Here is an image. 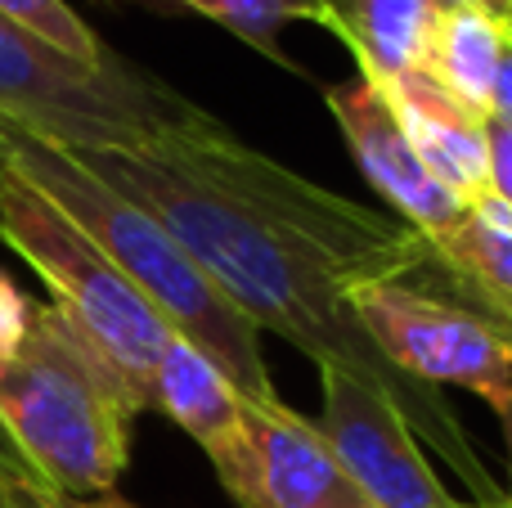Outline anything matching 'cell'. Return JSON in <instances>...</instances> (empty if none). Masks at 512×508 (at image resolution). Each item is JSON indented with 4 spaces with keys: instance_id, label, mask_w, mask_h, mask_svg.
<instances>
[{
    "instance_id": "12",
    "label": "cell",
    "mask_w": 512,
    "mask_h": 508,
    "mask_svg": "<svg viewBox=\"0 0 512 508\" xmlns=\"http://www.w3.org/2000/svg\"><path fill=\"white\" fill-rule=\"evenodd\" d=\"M324 27L355 54L360 77L373 86L427 68L445 9L436 0H319Z\"/></svg>"
},
{
    "instance_id": "22",
    "label": "cell",
    "mask_w": 512,
    "mask_h": 508,
    "mask_svg": "<svg viewBox=\"0 0 512 508\" xmlns=\"http://www.w3.org/2000/svg\"><path fill=\"white\" fill-rule=\"evenodd\" d=\"M441 9H459V5H472V9H486V14H495V18H504L508 9H512V0H436Z\"/></svg>"
},
{
    "instance_id": "3",
    "label": "cell",
    "mask_w": 512,
    "mask_h": 508,
    "mask_svg": "<svg viewBox=\"0 0 512 508\" xmlns=\"http://www.w3.org/2000/svg\"><path fill=\"white\" fill-rule=\"evenodd\" d=\"M140 414L117 369L50 302H36L23 347L0 356V423L36 482L63 500L113 495Z\"/></svg>"
},
{
    "instance_id": "21",
    "label": "cell",
    "mask_w": 512,
    "mask_h": 508,
    "mask_svg": "<svg viewBox=\"0 0 512 508\" xmlns=\"http://www.w3.org/2000/svg\"><path fill=\"white\" fill-rule=\"evenodd\" d=\"M5 508H59V495L45 486H0Z\"/></svg>"
},
{
    "instance_id": "24",
    "label": "cell",
    "mask_w": 512,
    "mask_h": 508,
    "mask_svg": "<svg viewBox=\"0 0 512 508\" xmlns=\"http://www.w3.org/2000/svg\"><path fill=\"white\" fill-rule=\"evenodd\" d=\"M508 446H512V437H508ZM508 477H512V459H508ZM508 508H512V486H508Z\"/></svg>"
},
{
    "instance_id": "8",
    "label": "cell",
    "mask_w": 512,
    "mask_h": 508,
    "mask_svg": "<svg viewBox=\"0 0 512 508\" xmlns=\"http://www.w3.org/2000/svg\"><path fill=\"white\" fill-rule=\"evenodd\" d=\"M319 392L324 410L315 423L378 508H481L445 491L436 464L405 428V419L360 378L319 369Z\"/></svg>"
},
{
    "instance_id": "15",
    "label": "cell",
    "mask_w": 512,
    "mask_h": 508,
    "mask_svg": "<svg viewBox=\"0 0 512 508\" xmlns=\"http://www.w3.org/2000/svg\"><path fill=\"white\" fill-rule=\"evenodd\" d=\"M0 18L9 27H18L23 36L41 41L45 50L72 59L77 68L90 72H108L117 63H126L117 50H108L104 36L68 5V0H0Z\"/></svg>"
},
{
    "instance_id": "10",
    "label": "cell",
    "mask_w": 512,
    "mask_h": 508,
    "mask_svg": "<svg viewBox=\"0 0 512 508\" xmlns=\"http://www.w3.org/2000/svg\"><path fill=\"white\" fill-rule=\"evenodd\" d=\"M382 95L391 99L405 135L418 158L459 203H477L490 194V149H486V113L454 99L427 68L387 81Z\"/></svg>"
},
{
    "instance_id": "6",
    "label": "cell",
    "mask_w": 512,
    "mask_h": 508,
    "mask_svg": "<svg viewBox=\"0 0 512 508\" xmlns=\"http://www.w3.org/2000/svg\"><path fill=\"white\" fill-rule=\"evenodd\" d=\"M351 311L400 374L436 392L463 387L481 396L512 437V347L477 311L454 297L409 288L405 279L355 288Z\"/></svg>"
},
{
    "instance_id": "19",
    "label": "cell",
    "mask_w": 512,
    "mask_h": 508,
    "mask_svg": "<svg viewBox=\"0 0 512 508\" xmlns=\"http://www.w3.org/2000/svg\"><path fill=\"white\" fill-rule=\"evenodd\" d=\"M0 486H41L32 473V464L18 455V446L5 432V423H0Z\"/></svg>"
},
{
    "instance_id": "23",
    "label": "cell",
    "mask_w": 512,
    "mask_h": 508,
    "mask_svg": "<svg viewBox=\"0 0 512 508\" xmlns=\"http://www.w3.org/2000/svg\"><path fill=\"white\" fill-rule=\"evenodd\" d=\"M59 508H140V504H126L117 495H90V500H63L59 495Z\"/></svg>"
},
{
    "instance_id": "20",
    "label": "cell",
    "mask_w": 512,
    "mask_h": 508,
    "mask_svg": "<svg viewBox=\"0 0 512 508\" xmlns=\"http://www.w3.org/2000/svg\"><path fill=\"white\" fill-rule=\"evenodd\" d=\"M490 113L512 122V36L504 41V59H499V77H495V95H490Z\"/></svg>"
},
{
    "instance_id": "9",
    "label": "cell",
    "mask_w": 512,
    "mask_h": 508,
    "mask_svg": "<svg viewBox=\"0 0 512 508\" xmlns=\"http://www.w3.org/2000/svg\"><path fill=\"white\" fill-rule=\"evenodd\" d=\"M328 113L342 126L346 144H351L360 171L369 176V185L396 207L400 221H409L423 234H441L450 225H459L468 216V203L450 194L441 180L427 171V162L418 158L414 140L405 135L391 99L382 95V86L355 77L346 86L324 90Z\"/></svg>"
},
{
    "instance_id": "25",
    "label": "cell",
    "mask_w": 512,
    "mask_h": 508,
    "mask_svg": "<svg viewBox=\"0 0 512 508\" xmlns=\"http://www.w3.org/2000/svg\"><path fill=\"white\" fill-rule=\"evenodd\" d=\"M504 32L512 36V9H508V14H504Z\"/></svg>"
},
{
    "instance_id": "4",
    "label": "cell",
    "mask_w": 512,
    "mask_h": 508,
    "mask_svg": "<svg viewBox=\"0 0 512 508\" xmlns=\"http://www.w3.org/2000/svg\"><path fill=\"white\" fill-rule=\"evenodd\" d=\"M0 239L27 261L50 288V306L117 369L140 410H149V387L171 324L144 302V293L18 171L0 167Z\"/></svg>"
},
{
    "instance_id": "17",
    "label": "cell",
    "mask_w": 512,
    "mask_h": 508,
    "mask_svg": "<svg viewBox=\"0 0 512 508\" xmlns=\"http://www.w3.org/2000/svg\"><path fill=\"white\" fill-rule=\"evenodd\" d=\"M445 297H454V302H463L468 311H477L481 320L490 324V329L499 333V338L512 347V297H499V293H486V288L477 284H463V279H445Z\"/></svg>"
},
{
    "instance_id": "2",
    "label": "cell",
    "mask_w": 512,
    "mask_h": 508,
    "mask_svg": "<svg viewBox=\"0 0 512 508\" xmlns=\"http://www.w3.org/2000/svg\"><path fill=\"white\" fill-rule=\"evenodd\" d=\"M0 167L36 185L135 288L144 302L185 342L216 360L248 401H270L274 378L261 356V329L212 284L203 266L180 248V239L140 203L117 194L108 180L81 167L63 144L0 117Z\"/></svg>"
},
{
    "instance_id": "13",
    "label": "cell",
    "mask_w": 512,
    "mask_h": 508,
    "mask_svg": "<svg viewBox=\"0 0 512 508\" xmlns=\"http://www.w3.org/2000/svg\"><path fill=\"white\" fill-rule=\"evenodd\" d=\"M504 18L486 14V9H445L441 27H436L432 54H427V72L450 90L454 99H463L477 113H490V95H495L499 59H504Z\"/></svg>"
},
{
    "instance_id": "27",
    "label": "cell",
    "mask_w": 512,
    "mask_h": 508,
    "mask_svg": "<svg viewBox=\"0 0 512 508\" xmlns=\"http://www.w3.org/2000/svg\"><path fill=\"white\" fill-rule=\"evenodd\" d=\"M315 5H319V0H315Z\"/></svg>"
},
{
    "instance_id": "7",
    "label": "cell",
    "mask_w": 512,
    "mask_h": 508,
    "mask_svg": "<svg viewBox=\"0 0 512 508\" xmlns=\"http://www.w3.org/2000/svg\"><path fill=\"white\" fill-rule=\"evenodd\" d=\"M216 477L239 508H378L324 428L279 396L248 401L243 441Z\"/></svg>"
},
{
    "instance_id": "1",
    "label": "cell",
    "mask_w": 512,
    "mask_h": 508,
    "mask_svg": "<svg viewBox=\"0 0 512 508\" xmlns=\"http://www.w3.org/2000/svg\"><path fill=\"white\" fill-rule=\"evenodd\" d=\"M68 153L158 216L261 333H279L319 369H342L378 392L472 504L508 508L445 396L400 374L351 311L355 288L432 266L423 230L297 176L207 108L140 144Z\"/></svg>"
},
{
    "instance_id": "18",
    "label": "cell",
    "mask_w": 512,
    "mask_h": 508,
    "mask_svg": "<svg viewBox=\"0 0 512 508\" xmlns=\"http://www.w3.org/2000/svg\"><path fill=\"white\" fill-rule=\"evenodd\" d=\"M486 149H490V194L512 207V122L486 113Z\"/></svg>"
},
{
    "instance_id": "26",
    "label": "cell",
    "mask_w": 512,
    "mask_h": 508,
    "mask_svg": "<svg viewBox=\"0 0 512 508\" xmlns=\"http://www.w3.org/2000/svg\"><path fill=\"white\" fill-rule=\"evenodd\" d=\"M0 508H5V500H0Z\"/></svg>"
},
{
    "instance_id": "11",
    "label": "cell",
    "mask_w": 512,
    "mask_h": 508,
    "mask_svg": "<svg viewBox=\"0 0 512 508\" xmlns=\"http://www.w3.org/2000/svg\"><path fill=\"white\" fill-rule=\"evenodd\" d=\"M149 410L167 414L180 432L194 437V446L212 459V468H221L243 441L248 396L225 378V369L207 351H198L176 333L153 369Z\"/></svg>"
},
{
    "instance_id": "5",
    "label": "cell",
    "mask_w": 512,
    "mask_h": 508,
    "mask_svg": "<svg viewBox=\"0 0 512 508\" xmlns=\"http://www.w3.org/2000/svg\"><path fill=\"white\" fill-rule=\"evenodd\" d=\"M194 113V99L135 63L108 72L77 68L0 18V117L63 149H122L171 131Z\"/></svg>"
},
{
    "instance_id": "14",
    "label": "cell",
    "mask_w": 512,
    "mask_h": 508,
    "mask_svg": "<svg viewBox=\"0 0 512 508\" xmlns=\"http://www.w3.org/2000/svg\"><path fill=\"white\" fill-rule=\"evenodd\" d=\"M423 239L427 261L441 266L445 279L512 297V207L499 194H481L477 203H468V216L459 225Z\"/></svg>"
},
{
    "instance_id": "16",
    "label": "cell",
    "mask_w": 512,
    "mask_h": 508,
    "mask_svg": "<svg viewBox=\"0 0 512 508\" xmlns=\"http://www.w3.org/2000/svg\"><path fill=\"white\" fill-rule=\"evenodd\" d=\"M32 311L36 302L0 270V356H14L23 347L27 329H32Z\"/></svg>"
}]
</instances>
